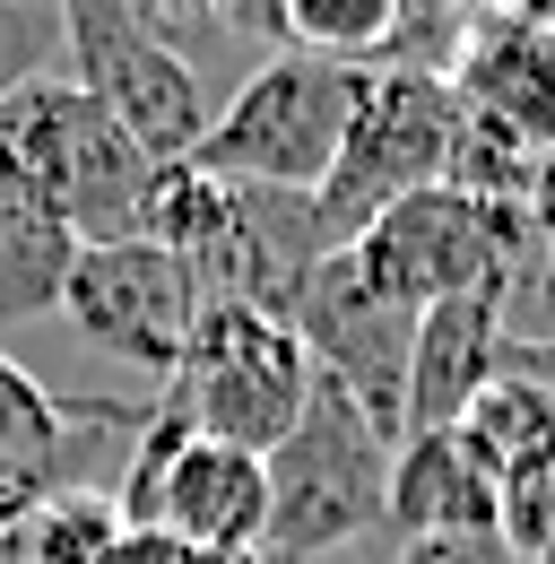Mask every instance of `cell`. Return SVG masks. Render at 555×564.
<instances>
[{"label":"cell","mask_w":555,"mask_h":564,"mask_svg":"<svg viewBox=\"0 0 555 564\" xmlns=\"http://www.w3.org/2000/svg\"><path fill=\"white\" fill-rule=\"evenodd\" d=\"M391 452L400 434L322 373L295 434L270 452V564H322L339 547H364L391 512Z\"/></svg>","instance_id":"obj_1"},{"label":"cell","mask_w":555,"mask_h":564,"mask_svg":"<svg viewBox=\"0 0 555 564\" xmlns=\"http://www.w3.org/2000/svg\"><path fill=\"white\" fill-rule=\"evenodd\" d=\"M364 87H373V70H347V62H322V53H270L208 113V140L192 148V165L208 183L304 192L313 200L330 183V165H339L347 131H356Z\"/></svg>","instance_id":"obj_2"},{"label":"cell","mask_w":555,"mask_h":564,"mask_svg":"<svg viewBox=\"0 0 555 564\" xmlns=\"http://www.w3.org/2000/svg\"><path fill=\"white\" fill-rule=\"evenodd\" d=\"M0 148H9V165L78 226V243L148 235V209H156L165 165H156L69 70L35 78V87H18V96L0 105Z\"/></svg>","instance_id":"obj_3"},{"label":"cell","mask_w":555,"mask_h":564,"mask_svg":"<svg viewBox=\"0 0 555 564\" xmlns=\"http://www.w3.org/2000/svg\"><path fill=\"white\" fill-rule=\"evenodd\" d=\"M131 530H174L200 556H270V460L208 443L174 400L131 425V478L113 487Z\"/></svg>","instance_id":"obj_4"},{"label":"cell","mask_w":555,"mask_h":564,"mask_svg":"<svg viewBox=\"0 0 555 564\" xmlns=\"http://www.w3.org/2000/svg\"><path fill=\"white\" fill-rule=\"evenodd\" d=\"M313 382H322V365H313L295 322H278L261 304H200V330H192V348H183L174 382L156 400H174L208 443H235V452L270 460L295 434Z\"/></svg>","instance_id":"obj_5"},{"label":"cell","mask_w":555,"mask_h":564,"mask_svg":"<svg viewBox=\"0 0 555 564\" xmlns=\"http://www.w3.org/2000/svg\"><path fill=\"white\" fill-rule=\"evenodd\" d=\"M451 165H460V96H451V78L373 70L339 165H330V183L313 192V217H322V235L347 252L373 217L400 209L409 192L451 183Z\"/></svg>","instance_id":"obj_6"},{"label":"cell","mask_w":555,"mask_h":564,"mask_svg":"<svg viewBox=\"0 0 555 564\" xmlns=\"http://www.w3.org/2000/svg\"><path fill=\"white\" fill-rule=\"evenodd\" d=\"M62 44L69 78L156 165H192V148L208 140V87L192 53L165 35V18H148L139 0H62Z\"/></svg>","instance_id":"obj_7"},{"label":"cell","mask_w":555,"mask_h":564,"mask_svg":"<svg viewBox=\"0 0 555 564\" xmlns=\"http://www.w3.org/2000/svg\"><path fill=\"white\" fill-rule=\"evenodd\" d=\"M200 279L183 270V252H165L156 235H122V243H78L62 286V322L96 356L148 373L156 391L174 382V365L200 330Z\"/></svg>","instance_id":"obj_8"},{"label":"cell","mask_w":555,"mask_h":564,"mask_svg":"<svg viewBox=\"0 0 555 564\" xmlns=\"http://www.w3.org/2000/svg\"><path fill=\"white\" fill-rule=\"evenodd\" d=\"M347 261L364 270V286L400 313H425L443 295H469V286H512V217L494 209L486 192H460V183H434V192H409L400 209H382Z\"/></svg>","instance_id":"obj_9"},{"label":"cell","mask_w":555,"mask_h":564,"mask_svg":"<svg viewBox=\"0 0 555 564\" xmlns=\"http://www.w3.org/2000/svg\"><path fill=\"white\" fill-rule=\"evenodd\" d=\"M512 286H469L416 313L409 339V391H400V434H451V425L494 391V365L512 348Z\"/></svg>","instance_id":"obj_10"},{"label":"cell","mask_w":555,"mask_h":564,"mask_svg":"<svg viewBox=\"0 0 555 564\" xmlns=\"http://www.w3.org/2000/svg\"><path fill=\"white\" fill-rule=\"evenodd\" d=\"M382 530H391L400 547H409V539H503L494 469L478 460V443H469L460 425H451V434H400Z\"/></svg>","instance_id":"obj_11"},{"label":"cell","mask_w":555,"mask_h":564,"mask_svg":"<svg viewBox=\"0 0 555 564\" xmlns=\"http://www.w3.org/2000/svg\"><path fill=\"white\" fill-rule=\"evenodd\" d=\"M148 417V409H139ZM131 409H96V400H53L18 356L0 348V460L9 469H35V478H53V487H87L78 478V460L105 443V434H122L139 425Z\"/></svg>","instance_id":"obj_12"},{"label":"cell","mask_w":555,"mask_h":564,"mask_svg":"<svg viewBox=\"0 0 555 564\" xmlns=\"http://www.w3.org/2000/svg\"><path fill=\"white\" fill-rule=\"evenodd\" d=\"M451 96H460L469 131H494L512 156L555 148V53L538 35H494V44H478V62L460 70Z\"/></svg>","instance_id":"obj_13"},{"label":"cell","mask_w":555,"mask_h":564,"mask_svg":"<svg viewBox=\"0 0 555 564\" xmlns=\"http://www.w3.org/2000/svg\"><path fill=\"white\" fill-rule=\"evenodd\" d=\"M69 261H78V226L18 174V183L0 192V330L62 313Z\"/></svg>","instance_id":"obj_14"},{"label":"cell","mask_w":555,"mask_h":564,"mask_svg":"<svg viewBox=\"0 0 555 564\" xmlns=\"http://www.w3.org/2000/svg\"><path fill=\"white\" fill-rule=\"evenodd\" d=\"M122 530L131 521L105 487H53L44 503H26L0 530V564H113Z\"/></svg>","instance_id":"obj_15"},{"label":"cell","mask_w":555,"mask_h":564,"mask_svg":"<svg viewBox=\"0 0 555 564\" xmlns=\"http://www.w3.org/2000/svg\"><path fill=\"white\" fill-rule=\"evenodd\" d=\"M400 9L409 0H278V26H286V53L373 70V53L400 35Z\"/></svg>","instance_id":"obj_16"},{"label":"cell","mask_w":555,"mask_h":564,"mask_svg":"<svg viewBox=\"0 0 555 564\" xmlns=\"http://www.w3.org/2000/svg\"><path fill=\"white\" fill-rule=\"evenodd\" d=\"M69 44H62V0H0V105L35 78H62Z\"/></svg>","instance_id":"obj_17"},{"label":"cell","mask_w":555,"mask_h":564,"mask_svg":"<svg viewBox=\"0 0 555 564\" xmlns=\"http://www.w3.org/2000/svg\"><path fill=\"white\" fill-rule=\"evenodd\" d=\"M113 564H200V547H183L174 530H122V539H113Z\"/></svg>","instance_id":"obj_18"},{"label":"cell","mask_w":555,"mask_h":564,"mask_svg":"<svg viewBox=\"0 0 555 564\" xmlns=\"http://www.w3.org/2000/svg\"><path fill=\"white\" fill-rule=\"evenodd\" d=\"M44 495H53V478H35V469H9V460H0V530H9L26 503H44Z\"/></svg>","instance_id":"obj_19"},{"label":"cell","mask_w":555,"mask_h":564,"mask_svg":"<svg viewBox=\"0 0 555 564\" xmlns=\"http://www.w3.org/2000/svg\"><path fill=\"white\" fill-rule=\"evenodd\" d=\"M9 183H18V165H9V148H0V192H9Z\"/></svg>","instance_id":"obj_20"},{"label":"cell","mask_w":555,"mask_h":564,"mask_svg":"<svg viewBox=\"0 0 555 564\" xmlns=\"http://www.w3.org/2000/svg\"><path fill=\"white\" fill-rule=\"evenodd\" d=\"M200 564H270V556H200Z\"/></svg>","instance_id":"obj_21"}]
</instances>
